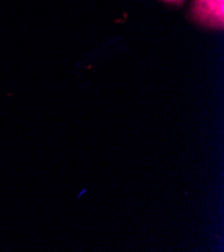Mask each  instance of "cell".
Masks as SVG:
<instances>
[{"instance_id":"7a4b0ae2","label":"cell","mask_w":224,"mask_h":252,"mask_svg":"<svg viewBox=\"0 0 224 252\" xmlns=\"http://www.w3.org/2000/svg\"><path fill=\"white\" fill-rule=\"evenodd\" d=\"M163 1L173 5H182L185 0H163Z\"/></svg>"},{"instance_id":"6da1fadb","label":"cell","mask_w":224,"mask_h":252,"mask_svg":"<svg viewBox=\"0 0 224 252\" xmlns=\"http://www.w3.org/2000/svg\"><path fill=\"white\" fill-rule=\"evenodd\" d=\"M191 17L198 23L211 29H222L224 0H193Z\"/></svg>"}]
</instances>
